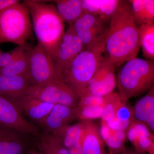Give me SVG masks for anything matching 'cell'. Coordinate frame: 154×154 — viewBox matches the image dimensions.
<instances>
[{
	"label": "cell",
	"instance_id": "cell-29",
	"mask_svg": "<svg viewBox=\"0 0 154 154\" xmlns=\"http://www.w3.org/2000/svg\"><path fill=\"white\" fill-rule=\"evenodd\" d=\"M28 44V42H26L25 44L19 45L11 51L2 53L0 57V70L4 68L14 60L25 49Z\"/></svg>",
	"mask_w": 154,
	"mask_h": 154
},
{
	"label": "cell",
	"instance_id": "cell-12",
	"mask_svg": "<svg viewBox=\"0 0 154 154\" xmlns=\"http://www.w3.org/2000/svg\"><path fill=\"white\" fill-rule=\"evenodd\" d=\"M76 119H77L76 107L56 105L38 124L44 128L45 132L54 133L69 125Z\"/></svg>",
	"mask_w": 154,
	"mask_h": 154
},
{
	"label": "cell",
	"instance_id": "cell-5",
	"mask_svg": "<svg viewBox=\"0 0 154 154\" xmlns=\"http://www.w3.org/2000/svg\"><path fill=\"white\" fill-rule=\"evenodd\" d=\"M32 30L29 10L24 3L20 2L0 12V44H25L33 36Z\"/></svg>",
	"mask_w": 154,
	"mask_h": 154
},
{
	"label": "cell",
	"instance_id": "cell-8",
	"mask_svg": "<svg viewBox=\"0 0 154 154\" xmlns=\"http://www.w3.org/2000/svg\"><path fill=\"white\" fill-rule=\"evenodd\" d=\"M116 67L108 57H104L95 74L80 97L95 96L104 97L113 92L116 85Z\"/></svg>",
	"mask_w": 154,
	"mask_h": 154
},
{
	"label": "cell",
	"instance_id": "cell-20",
	"mask_svg": "<svg viewBox=\"0 0 154 154\" xmlns=\"http://www.w3.org/2000/svg\"><path fill=\"white\" fill-rule=\"evenodd\" d=\"M131 12L134 21L137 27L154 23V0H131Z\"/></svg>",
	"mask_w": 154,
	"mask_h": 154
},
{
	"label": "cell",
	"instance_id": "cell-10",
	"mask_svg": "<svg viewBox=\"0 0 154 154\" xmlns=\"http://www.w3.org/2000/svg\"><path fill=\"white\" fill-rule=\"evenodd\" d=\"M0 125L19 132L39 135L38 128L25 119L15 103L1 95Z\"/></svg>",
	"mask_w": 154,
	"mask_h": 154
},
{
	"label": "cell",
	"instance_id": "cell-31",
	"mask_svg": "<svg viewBox=\"0 0 154 154\" xmlns=\"http://www.w3.org/2000/svg\"><path fill=\"white\" fill-rule=\"evenodd\" d=\"M84 14L98 16L100 0H81Z\"/></svg>",
	"mask_w": 154,
	"mask_h": 154
},
{
	"label": "cell",
	"instance_id": "cell-2",
	"mask_svg": "<svg viewBox=\"0 0 154 154\" xmlns=\"http://www.w3.org/2000/svg\"><path fill=\"white\" fill-rule=\"evenodd\" d=\"M23 2L29 10L38 43L52 57L64 34V22L56 6L48 3L47 1L27 0Z\"/></svg>",
	"mask_w": 154,
	"mask_h": 154
},
{
	"label": "cell",
	"instance_id": "cell-32",
	"mask_svg": "<svg viewBox=\"0 0 154 154\" xmlns=\"http://www.w3.org/2000/svg\"><path fill=\"white\" fill-rule=\"evenodd\" d=\"M18 0H0V12L20 2Z\"/></svg>",
	"mask_w": 154,
	"mask_h": 154
},
{
	"label": "cell",
	"instance_id": "cell-28",
	"mask_svg": "<svg viewBox=\"0 0 154 154\" xmlns=\"http://www.w3.org/2000/svg\"><path fill=\"white\" fill-rule=\"evenodd\" d=\"M120 2L119 0H100L98 17L105 22H110Z\"/></svg>",
	"mask_w": 154,
	"mask_h": 154
},
{
	"label": "cell",
	"instance_id": "cell-35",
	"mask_svg": "<svg viewBox=\"0 0 154 154\" xmlns=\"http://www.w3.org/2000/svg\"><path fill=\"white\" fill-rule=\"evenodd\" d=\"M2 52L1 51V50H0V57H1V55H2Z\"/></svg>",
	"mask_w": 154,
	"mask_h": 154
},
{
	"label": "cell",
	"instance_id": "cell-17",
	"mask_svg": "<svg viewBox=\"0 0 154 154\" xmlns=\"http://www.w3.org/2000/svg\"><path fill=\"white\" fill-rule=\"evenodd\" d=\"M131 109L133 117L154 131V87L140 99Z\"/></svg>",
	"mask_w": 154,
	"mask_h": 154
},
{
	"label": "cell",
	"instance_id": "cell-23",
	"mask_svg": "<svg viewBox=\"0 0 154 154\" xmlns=\"http://www.w3.org/2000/svg\"><path fill=\"white\" fill-rule=\"evenodd\" d=\"M37 146L43 154H70L57 136L52 133L43 132Z\"/></svg>",
	"mask_w": 154,
	"mask_h": 154
},
{
	"label": "cell",
	"instance_id": "cell-6",
	"mask_svg": "<svg viewBox=\"0 0 154 154\" xmlns=\"http://www.w3.org/2000/svg\"><path fill=\"white\" fill-rule=\"evenodd\" d=\"M26 75L31 86L43 85L57 81L62 82L53 59L38 43L30 51Z\"/></svg>",
	"mask_w": 154,
	"mask_h": 154
},
{
	"label": "cell",
	"instance_id": "cell-21",
	"mask_svg": "<svg viewBox=\"0 0 154 154\" xmlns=\"http://www.w3.org/2000/svg\"><path fill=\"white\" fill-rule=\"evenodd\" d=\"M56 4L57 10L64 22L72 25L84 14L81 0L52 1Z\"/></svg>",
	"mask_w": 154,
	"mask_h": 154
},
{
	"label": "cell",
	"instance_id": "cell-26",
	"mask_svg": "<svg viewBox=\"0 0 154 154\" xmlns=\"http://www.w3.org/2000/svg\"><path fill=\"white\" fill-rule=\"evenodd\" d=\"M104 99L105 106L101 119L106 122L114 116L117 108L123 101L118 93L113 92L105 96Z\"/></svg>",
	"mask_w": 154,
	"mask_h": 154
},
{
	"label": "cell",
	"instance_id": "cell-1",
	"mask_svg": "<svg viewBox=\"0 0 154 154\" xmlns=\"http://www.w3.org/2000/svg\"><path fill=\"white\" fill-rule=\"evenodd\" d=\"M140 48L139 30L129 1H120L111 17L105 51L116 67L137 57Z\"/></svg>",
	"mask_w": 154,
	"mask_h": 154
},
{
	"label": "cell",
	"instance_id": "cell-22",
	"mask_svg": "<svg viewBox=\"0 0 154 154\" xmlns=\"http://www.w3.org/2000/svg\"><path fill=\"white\" fill-rule=\"evenodd\" d=\"M33 47L28 44L27 47L14 60L0 70V75L6 76L26 75L29 56Z\"/></svg>",
	"mask_w": 154,
	"mask_h": 154
},
{
	"label": "cell",
	"instance_id": "cell-34",
	"mask_svg": "<svg viewBox=\"0 0 154 154\" xmlns=\"http://www.w3.org/2000/svg\"><path fill=\"white\" fill-rule=\"evenodd\" d=\"M25 154H43L41 152H37L34 150H31L25 153Z\"/></svg>",
	"mask_w": 154,
	"mask_h": 154
},
{
	"label": "cell",
	"instance_id": "cell-16",
	"mask_svg": "<svg viewBox=\"0 0 154 154\" xmlns=\"http://www.w3.org/2000/svg\"><path fill=\"white\" fill-rule=\"evenodd\" d=\"M31 86L25 75L6 76L0 75V95L12 102L25 96Z\"/></svg>",
	"mask_w": 154,
	"mask_h": 154
},
{
	"label": "cell",
	"instance_id": "cell-4",
	"mask_svg": "<svg viewBox=\"0 0 154 154\" xmlns=\"http://www.w3.org/2000/svg\"><path fill=\"white\" fill-rule=\"evenodd\" d=\"M154 83V61L136 57L125 63L119 71L118 94L126 103L131 98L148 92Z\"/></svg>",
	"mask_w": 154,
	"mask_h": 154
},
{
	"label": "cell",
	"instance_id": "cell-9",
	"mask_svg": "<svg viewBox=\"0 0 154 154\" xmlns=\"http://www.w3.org/2000/svg\"><path fill=\"white\" fill-rule=\"evenodd\" d=\"M83 51L82 43L73 25H69L59 42L52 58L61 77L72 61Z\"/></svg>",
	"mask_w": 154,
	"mask_h": 154
},
{
	"label": "cell",
	"instance_id": "cell-33",
	"mask_svg": "<svg viewBox=\"0 0 154 154\" xmlns=\"http://www.w3.org/2000/svg\"><path fill=\"white\" fill-rule=\"evenodd\" d=\"M119 154H145V153L138 152L136 151H127L125 150L124 152Z\"/></svg>",
	"mask_w": 154,
	"mask_h": 154
},
{
	"label": "cell",
	"instance_id": "cell-7",
	"mask_svg": "<svg viewBox=\"0 0 154 154\" xmlns=\"http://www.w3.org/2000/svg\"><path fill=\"white\" fill-rule=\"evenodd\" d=\"M25 95L52 104L76 107L79 96L72 89L60 81L42 86H31Z\"/></svg>",
	"mask_w": 154,
	"mask_h": 154
},
{
	"label": "cell",
	"instance_id": "cell-14",
	"mask_svg": "<svg viewBox=\"0 0 154 154\" xmlns=\"http://www.w3.org/2000/svg\"><path fill=\"white\" fill-rule=\"evenodd\" d=\"M83 154H107L98 127L91 120L82 121Z\"/></svg>",
	"mask_w": 154,
	"mask_h": 154
},
{
	"label": "cell",
	"instance_id": "cell-11",
	"mask_svg": "<svg viewBox=\"0 0 154 154\" xmlns=\"http://www.w3.org/2000/svg\"><path fill=\"white\" fill-rule=\"evenodd\" d=\"M107 22L98 16L84 14L72 25L82 43L83 51L108 32L110 25L107 26Z\"/></svg>",
	"mask_w": 154,
	"mask_h": 154
},
{
	"label": "cell",
	"instance_id": "cell-13",
	"mask_svg": "<svg viewBox=\"0 0 154 154\" xmlns=\"http://www.w3.org/2000/svg\"><path fill=\"white\" fill-rule=\"evenodd\" d=\"M126 133V137L138 152L148 153L154 143L153 134L145 125L134 119L127 129Z\"/></svg>",
	"mask_w": 154,
	"mask_h": 154
},
{
	"label": "cell",
	"instance_id": "cell-15",
	"mask_svg": "<svg viewBox=\"0 0 154 154\" xmlns=\"http://www.w3.org/2000/svg\"><path fill=\"white\" fill-rule=\"evenodd\" d=\"M13 102L23 115L38 124L47 116L54 106L25 95Z\"/></svg>",
	"mask_w": 154,
	"mask_h": 154
},
{
	"label": "cell",
	"instance_id": "cell-30",
	"mask_svg": "<svg viewBox=\"0 0 154 154\" xmlns=\"http://www.w3.org/2000/svg\"><path fill=\"white\" fill-rule=\"evenodd\" d=\"M104 97L91 95L81 96L78 101L77 106L78 107H82L91 105H102L105 102Z\"/></svg>",
	"mask_w": 154,
	"mask_h": 154
},
{
	"label": "cell",
	"instance_id": "cell-25",
	"mask_svg": "<svg viewBox=\"0 0 154 154\" xmlns=\"http://www.w3.org/2000/svg\"><path fill=\"white\" fill-rule=\"evenodd\" d=\"M126 138V131L113 130L104 141L109 150V154H119L125 151V143Z\"/></svg>",
	"mask_w": 154,
	"mask_h": 154
},
{
	"label": "cell",
	"instance_id": "cell-3",
	"mask_svg": "<svg viewBox=\"0 0 154 154\" xmlns=\"http://www.w3.org/2000/svg\"><path fill=\"white\" fill-rule=\"evenodd\" d=\"M107 33L79 54L62 76V82L72 89L79 97L104 57Z\"/></svg>",
	"mask_w": 154,
	"mask_h": 154
},
{
	"label": "cell",
	"instance_id": "cell-19",
	"mask_svg": "<svg viewBox=\"0 0 154 154\" xmlns=\"http://www.w3.org/2000/svg\"><path fill=\"white\" fill-rule=\"evenodd\" d=\"M18 132L5 127H0V154H25V144Z\"/></svg>",
	"mask_w": 154,
	"mask_h": 154
},
{
	"label": "cell",
	"instance_id": "cell-27",
	"mask_svg": "<svg viewBox=\"0 0 154 154\" xmlns=\"http://www.w3.org/2000/svg\"><path fill=\"white\" fill-rule=\"evenodd\" d=\"M105 106V102L102 105H91L77 108V119L81 121L101 118Z\"/></svg>",
	"mask_w": 154,
	"mask_h": 154
},
{
	"label": "cell",
	"instance_id": "cell-18",
	"mask_svg": "<svg viewBox=\"0 0 154 154\" xmlns=\"http://www.w3.org/2000/svg\"><path fill=\"white\" fill-rule=\"evenodd\" d=\"M82 122L72 125H67L52 133L56 135L70 154H83Z\"/></svg>",
	"mask_w": 154,
	"mask_h": 154
},
{
	"label": "cell",
	"instance_id": "cell-24",
	"mask_svg": "<svg viewBox=\"0 0 154 154\" xmlns=\"http://www.w3.org/2000/svg\"><path fill=\"white\" fill-rule=\"evenodd\" d=\"M140 35V47L144 57L147 60L154 59V23L141 25L138 27Z\"/></svg>",
	"mask_w": 154,
	"mask_h": 154
}]
</instances>
